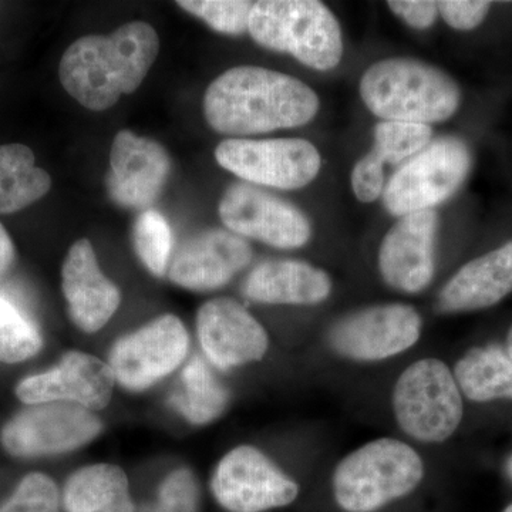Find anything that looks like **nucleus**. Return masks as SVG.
<instances>
[{
	"label": "nucleus",
	"mask_w": 512,
	"mask_h": 512,
	"mask_svg": "<svg viewBox=\"0 0 512 512\" xmlns=\"http://www.w3.org/2000/svg\"><path fill=\"white\" fill-rule=\"evenodd\" d=\"M248 32L258 45L322 72L338 66L343 56L338 20L315 0L255 2Z\"/></svg>",
	"instance_id": "5"
},
{
	"label": "nucleus",
	"mask_w": 512,
	"mask_h": 512,
	"mask_svg": "<svg viewBox=\"0 0 512 512\" xmlns=\"http://www.w3.org/2000/svg\"><path fill=\"white\" fill-rule=\"evenodd\" d=\"M471 167L470 150L456 137H443L424 147L390 178L384 207L394 217L433 210L464 183Z\"/></svg>",
	"instance_id": "7"
},
{
	"label": "nucleus",
	"mask_w": 512,
	"mask_h": 512,
	"mask_svg": "<svg viewBox=\"0 0 512 512\" xmlns=\"http://www.w3.org/2000/svg\"><path fill=\"white\" fill-rule=\"evenodd\" d=\"M114 383L109 363L89 353L69 352L53 369L23 379L16 396L30 406L63 402L96 412L109 406Z\"/></svg>",
	"instance_id": "14"
},
{
	"label": "nucleus",
	"mask_w": 512,
	"mask_h": 512,
	"mask_svg": "<svg viewBox=\"0 0 512 512\" xmlns=\"http://www.w3.org/2000/svg\"><path fill=\"white\" fill-rule=\"evenodd\" d=\"M62 289L74 325L96 333L109 323L121 303L119 288L101 272L92 242H74L64 258Z\"/></svg>",
	"instance_id": "19"
},
{
	"label": "nucleus",
	"mask_w": 512,
	"mask_h": 512,
	"mask_svg": "<svg viewBox=\"0 0 512 512\" xmlns=\"http://www.w3.org/2000/svg\"><path fill=\"white\" fill-rule=\"evenodd\" d=\"M197 332L208 360L222 370L258 362L269 348L268 333L231 298H217L201 306Z\"/></svg>",
	"instance_id": "16"
},
{
	"label": "nucleus",
	"mask_w": 512,
	"mask_h": 512,
	"mask_svg": "<svg viewBox=\"0 0 512 512\" xmlns=\"http://www.w3.org/2000/svg\"><path fill=\"white\" fill-rule=\"evenodd\" d=\"M504 512H512V504L511 505H508L507 508H505V511Z\"/></svg>",
	"instance_id": "38"
},
{
	"label": "nucleus",
	"mask_w": 512,
	"mask_h": 512,
	"mask_svg": "<svg viewBox=\"0 0 512 512\" xmlns=\"http://www.w3.org/2000/svg\"><path fill=\"white\" fill-rule=\"evenodd\" d=\"M247 241L231 231L210 229L184 242L171 258L168 276L190 291H212L227 285L251 262Z\"/></svg>",
	"instance_id": "18"
},
{
	"label": "nucleus",
	"mask_w": 512,
	"mask_h": 512,
	"mask_svg": "<svg viewBox=\"0 0 512 512\" xmlns=\"http://www.w3.org/2000/svg\"><path fill=\"white\" fill-rule=\"evenodd\" d=\"M423 477V460L414 448L396 439H377L340 461L333 493L346 512H375L412 493Z\"/></svg>",
	"instance_id": "4"
},
{
	"label": "nucleus",
	"mask_w": 512,
	"mask_h": 512,
	"mask_svg": "<svg viewBox=\"0 0 512 512\" xmlns=\"http://www.w3.org/2000/svg\"><path fill=\"white\" fill-rule=\"evenodd\" d=\"M318 110V96L308 84L258 66L232 67L210 84L204 96L207 123L227 136L305 126Z\"/></svg>",
	"instance_id": "1"
},
{
	"label": "nucleus",
	"mask_w": 512,
	"mask_h": 512,
	"mask_svg": "<svg viewBox=\"0 0 512 512\" xmlns=\"http://www.w3.org/2000/svg\"><path fill=\"white\" fill-rule=\"evenodd\" d=\"M101 431L96 414L73 403L33 404L3 427L0 441L13 457H43L86 446Z\"/></svg>",
	"instance_id": "9"
},
{
	"label": "nucleus",
	"mask_w": 512,
	"mask_h": 512,
	"mask_svg": "<svg viewBox=\"0 0 512 512\" xmlns=\"http://www.w3.org/2000/svg\"><path fill=\"white\" fill-rule=\"evenodd\" d=\"M382 158L375 151L357 161L352 171V188L357 200L376 201L384 191V171Z\"/></svg>",
	"instance_id": "32"
},
{
	"label": "nucleus",
	"mask_w": 512,
	"mask_h": 512,
	"mask_svg": "<svg viewBox=\"0 0 512 512\" xmlns=\"http://www.w3.org/2000/svg\"><path fill=\"white\" fill-rule=\"evenodd\" d=\"M437 8L451 28L471 30L483 22L491 8V3L446 0V2H437Z\"/></svg>",
	"instance_id": "33"
},
{
	"label": "nucleus",
	"mask_w": 512,
	"mask_h": 512,
	"mask_svg": "<svg viewBox=\"0 0 512 512\" xmlns=\"http://www.w3.org/2000/svg\"><path fill=\"white\" fill-rule=\"evenodd\" d=\"M188 346L190 336L184 323L168 313L117 340L109 366L124 389L144 392L184 362Z\"/></svg>",
	"instance_id": "11"
},
{
	"label": "nucleus",
	"mask_w": 512,
	"mask_h": 512,
	"mask_svg": "<svg viewBox=\"0 0 512 512\" xmlns=\"http://www.w3.org/2000/svg\"><path fill=\"white\" fill-rule=\"evenodd\" d=\"M43 346L35 323L15 303L0 296V362L22 363L32 359Z\"/></svg>",
	"instance_id": "26"
},
{
	"label": "nucleus",
	"mask_w": 512,
	"mask_h": 512,
	"mask_svg": "<svg viewBox=\"0 0 512 512\" xmlns=\"http://www.w3.org/2000/svg\"><path fill=\"white\" fill-rule=\"evenodd\" d=\"M52 188L49 173L36 165L33 151L23 144L0 146V214L25 210Z\"/></svg>",
	"instance_id": "23"
},
{
	"label": "nucleus",
	"mask_w": 512,
	"mask_h": 512,
	"mask_svg": "<svg viewBox=\"0 0 512 512\" xmlns=\"http://www.w3.org/2000/svg\"><path fill=\"white\" fill-rule=\"evenodd\" d=\"M433 130L427 124L382 121L375 128V151L383 163L399 164L429 146Z\"/></svg>",
	"instance_id": "28"
},
{
	"label": "nucleus",
	"mask_w": 512,
	"mask_h": 512,
	"mask_svg": "<svg viewBox=\"0 0 512 512\" xmlns=\"http://www.w3.org/2000/svg\"><path fill=\"white\" fill-rule=\"evenodd\" d=\"M390 10L400 16L407 23L416 29H427L436 22L439 15L437 2H421V0H396L387 3Z\"/></svg>",
	"instance_id": "34"
},
{
	"label": "nucleus",
	"mask_w": 512,
	"mask_h": 512,
	"mask_svg": "<svg viewBox=\"0 0 512 512\" xmlns=\"http://www.w3.org/2000/svg\"><path fill=\"white\" fill-rule=\"evenodd\" d=\"M360 96L386 121L427 124L448 120L460 106L457 84L430 64L387 59L370 66L360 80Z\"/></svg>",
	"instance_id": "3"
},
{
	"label": "nucleus",
	"mask_w": 512,
	"mask_h": 512,
	"mask_svg": "<svg viewBox=\"0 0 512 512\" xmlns=\"http://www.w3.org/2000/svg\"><path fill=\"white\" fill-rule=\"evenodd\" d=\"M512 292V242L473 259L440 293L444 312L477 311L503 301Z\"/></svg>",
	"instance_id": "20"
},
{
	"label": "nucleus",
	"mask_w": 512,
	"mask_h": 512,
	"mask_svg": "<svg viewBox=\"0 0 512 512\" xmlns=\"http://www.w3.org/2000/svg\"><path fill=\"white\" fill-rule=\"evenodd\" d=\"M421 318L409 305L390 303L340 319L329 333L338 355L357 362H379L406 352L420 339Z\"/></svg>",
	"instance_id": "12"
},
{
	"label": "nucleus",
	"mask_w": 512,
	"mask_h": 512,
	"mask_svg": "<svg viewBox=\"0 0 512 512\" xmlns=\"http://www.w3.org/2000/svg\"><path fill=\"white\" fill-rule=\"evenodd\" d=\"M255 2L242 0H180L177 5L225 35H241L249 28Z\"/></svg>",
	"instance_id": "29"
},
{
	"label": "nucleus",
	"mask_w": 512,
	"mask_h": 512,
	"mask_svg": "<svg viewBox=\"0 0 512 512\" xmlns=\"http://www.w3.org/2000/svg\"><path fill=\"white\" fill-rule=\"evenodd\" d=\"M228 402V390L200 356L192 357L185 365L180 383L170 399L171 406L185 420L197 426H204L221 417L227 410Z\"/></svg>",
	"instance_id": "25"
},
{
	"label": "nucleus",
	"mask_w": 512,
	"mask_h": 512,
	"mask_svg": "<svg viewBox=\"0 0 512 512\" xmlns=\"http://www.w3.org/2000/svg\"><path fill=\"white\" fill-rule=\"evenodd\" d=\"M134 249L144 266L156 276H164L173 254V231L158 211L138 215L133 228Z\"/></svg>",
	"instance_id": "27"
},
{
	"label": "nucleus",
	"mask_w": 512,
	"mask_h": 512,
	"mask_svg": "<svg viewBox=\"0 0 512 512\" xmlns=\"http://www.w3.org/2000/svg\"><path fill=\"white\" fill-rule=\"evenodd\" d=\"M454 377L460 392L473 402L512 400V359L500 346L468 350L458 360Z\"/></svg>",
	"instance_id": "24"
},
{
	"label": "nucleus",
	"mask_w": 512,
	"mask_h": 512,
	"mask_svg": "<svg viewBox=\"0 0 512 512\" xmlns=\"http://www.w3.org/2000/svg\"><path fill=\"white\" fill-rule=\"evenodd\" d=\"M63 507L66 512H137L127 474L107 463L76 471L64 485Z\"/></svg>",
	"instance_id": "22"
},
{
	"label": "nucleus",
	"mask_w": 512,
	"mask_h": 512,
	"mask_svg": "<svg viewBox=\"0 0 512 512\" xmlns=\"http://www.w3.org/2000/svg\"><path fill=\"white\" fill-rule=\"evenodd\" d=\"M158 52L156 30L141 20L126 23L109 36L80 37L60 60V83L86 109L107 110L123 94L136 92Z\"/></svg>",
	"instance_id": "2"
},
{
	"label": "nucleus",
	"mask_w": 512,
	"mask_h": 512,
	"mask_svg": "<svg viewBox=\"0 0 512 512\" xmlns=\"http://www.w3.org/2000/svg\"><path fill=\"white\" fill-rule=\"evenodd\" d=\"M15 261V247L8 231L0 224V278L9 271Z\"/></svg>",
	"instance_id": "35"
},
{
	"label": "nucleus",
	"mask_w": 512,
	"mask_h": 512,
	"mask_svg": "<svg viewBox=\"0 0 512 512\" xmlns=\"http://www.w3.org/2000/svg\"><path fill=\"white\" fill-rule=\"evenodd\" d=\"M507 471H508V476H510L512 478V457L510 458V460H508Z\"/></svg>",
	"instance_id": "37"
},
{
	"label": "nucleus",
	"mask_w": 512,
	"mask_h": 512,
	"mask_svg": "<svg viewBox=\"0 0 512 512\" xmlns=\"http://www.w3.org/2000/svg\"><path fill=\"white\" fill-rule=\"evenodd\" d=\"M170 171V157L160 143L121 130L111 144L107 191L120 207L146 211L160 197Z\"/></svg>",
	"instance_id": "15"
},
{
	"label": "nucleus",
	"mask_w": 512,
	"mask_h": 512,
	"mask_svg": "<svg viewBox=\"0 0 512 512\" xmlns=\"http://www.w3.org/2000/svg\"><path fill=\"white\" fill-rule=\"evenodd\" d=\"M57 485L46 474L32 473L20 481L15 493L0 505V512H59Z\"/></svg>",
	"instance_id": "30"
},
{
	"label": "nucleus",
	"mask_w": 512,
	"mask_h": 512,
	"mask_svg": "<svg viewBox=\"0 0 512 512\" xmlns=\"http://www.w3.org/2000/svg\"><path fill=\"white\" fill-rule=\"evenodd\" d=\"M439 217L426 210L403 215L383 238L379 268L386 284L406 293L423 291L434 275Z\"/></svg>",
	"instance_id": "17"
},
{
	"label": "nucleus",
	"mask_w": 512,
	"mask_h": 512,
	"mask_svg": "<svg viewBox=\"0 0 512 512\" xmlns=\"http://www.w3.org/2000/svg\"><path fill=\"white\" fill-rule=\"evenodd\" d=\"M393 410L407 436L421 443H443L463 420V397L446 363L429 357L417 360L399 377Z\"/></svg>",
	"instance_id": "6"
},
{
	"label": "nucleus",
	"mask_w": 512,
	"mask_h": 512,
	"mask_svg": "<svg viewBox=\"0 0 512 512\" xmlns=\"http://www.w3.org/2000/svg\"><path fill=\"white\" fill-rule=\"evenodd\" d=\"M242 292L251 301L271 305H318L328 299L332 281L306 262L266 261L248 275Z\"/></svg>",
	"instance_id": "21"
},
{
	"label": "nucleus",
	"mask_w": 512,
	"mask_h": 512,
	"mask_svg": "<svg viewBox=\"0 0 512 512\" xmlns=\"http://www.w3.org/2000/svg\"><path fill=\"white\" fill-rule=\"evenodd\" d=\"M211 490L229 512L274 510L292 504L299 495V485L252 446L235 447L222 457Z\"/></svg>",
	"instance_id": "10"
},
{
	"label": "nucleus",
	"mask_w": 512,
	"mask_h": 512,
	"mask_svg": "<svg viewBox=\"0 0 512 512\" xmlns=\"http://www.w3.org/2000/svg\"><path fill=\"white\" fill-rule=\"evenodd\" d=\"M507 352H508V355H510L511 359H512V326H511L510 332H508Z\"/></svg>",
	"instance_id": "36"
},
{
	"label": "nucleus",
	"mask_w": 512,
	"mask_h": 512,
	"mask_svg": "<svg viewBox=\"0 0 512 512\" xmlns=\"http://www.w3.org/2000/svg\"><path fill=\"white\" fill-rule=\"evenodd\" d=\"M218 164L241 180L279 190H299L315 180L320 154L301 138H229L215 150Z\"/></svg>",
	"instance_id": "8"
},
{
	"label": "nucleus",
	"mask_w": 512,
	"mask_h": 512,
	"mask_svg": "<svg viewBox=\"0 0 512 512\" xmlns=\"http://www.w3.org/2000/svg\"><path fill=\"white\" fill-rule=\"evenodd\" d=\"M200 490L190 470L180 468L168 474L158 488L157 498L140 512H197Z\"/></svg>",
	"instance_id": "31"
},
{
	"label": "nucleus",
	"mask_w": 512,
	"mask_h": 512,
	"mask_svg": "<svg viewBox=\"0 0 512 512\" xmlns=\"http://www.w3.org/2000/svg\"><path fill=\"white\" fill-rule=\"evenodd\" d=\"M220 217L229 231L269 247L296 249L311 239V224L298 208L251 184H234L225 191Z\"/></svg>",
	"instance_id": "13"
}]
</instances>
